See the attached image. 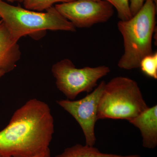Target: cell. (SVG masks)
Segmentation results:
<instances>
[{
	"label": "cell",
	"instance_id": "5bb4252c",
	"mask_svg": "<svg viewBox=\"0 0 157 157\" xmlns=\"http://www.w3.org/2000/svg\"><path fill=\"white\" fill-rule=\"evenodd\" d=\"M146 0H130V8L132 16L138 12Z\"/></svg>",
	"mask_w": 157,
	"mask_h": 157
},
{
	"label": "cell",
	"instance_id": "9a60e30c",
	"mask_svg": "<svg viewBox=\"0 0 157 157\" xmlns=\"http://www.w3.org/2000/svg\"><path fill=\"white\" fill-rule=\"evenodd\" d=\"M33 157H52L51 155L50 149H48V151H47L43 153L42 154Z\"/></svg>",
	"mask_w": 157,
	"mask_h": 157
},
{
	"label": "cell",
	"instance_id": "d6986e66",
	"mask_svg": "<svg viewBox=\"0 0 157 157\" xmlns=\"http://www.w3.org/2000/svg\"><path fill=\"white\" fill-rule=\"evenodd\" d=\"M2 20L0 21V24H1V23H2Z\"/></svg>",
	"mask_w": 157,
	"mask_h": 157
},
{
	"label": "cell",
	"instance_id": "9c48e42d",
	"mask_svg": "<svg viewBox=\"0 0 157 157\" xmlns=\"http://www.w3.org/2000/svg\"><path fill=\"white\" fill-rule=\"evenodd\" d=\"M20 57L17 41L12 38L2 21L0 24V69L6 73L12 71Z\"/></svg>",
	"mask_w": 157,
	"mask_h": 157
},
{
	"label": "cell",
	"instance_id": "ba28073f",
	"mask_svg": "<svg viewBox=\"0 0 157 157\" xmlns=\"http://www.w3.org/2000/svg\"><path fill=\"white\" fill-rule=\"evenodd\" d=\"M139 129L144 148L153 149L157 145V105L149 107L128 121Z\"/></svg>",
	"mask_w": 157,
	"mask_h": 157
},
{
	"label": "cell",
	"instance_id": "5b68a950",
	"mask_svg": "<svg viewBox=\"0 0 157 157\" xmlns=\"http://www.w3.org/2000/svg\"><path fill=\"white\" fill-rule=\"evenodd\" d=\"M52 72L56 79L57 87L70 100H74L80 93H90L98 86V80L110 72L109 67L101 66L77 68L68 59L58 62Z\"/></svg>",
	"mask_w": 157,
	"mask_h": 157
},
{
	"label": "cell",
	"instance_id": "52a82bcc",
	"mask_svg": "<svg viewBox=\"0 0 157 157\" xmlns=\"http://www.w3.org/2000/svg\"><path fill=\"white\" fill-rule=\"evenodd\" d=\"M106 82H101L91 93L84 98L72 101H57L59 106L69 113L79 124L85 138L86 145L94 146L96 143L95 126L98 120V104Z\"/></svg>",
	"mask_w": 157,
	"mask_h": 157
},
{
	"label": "cell",
	"instance_id": "7a4b0ae2",
	"mask_svg": "<svg viewBox=\"0 0 157 157\" xmlns=\"http://www.w3.org/2000/svg\"><path fill=\"white\" fill-rule=\"evenodd\" d=\"M157 6L146 0L139 11L128 20L120 21L117 26L123 39L124 52L117 66L125 70L139 68L144 58L152 54L155 30Z\"/></svg>",
	"mask_w": 157,
	"mask_h": 157
},
{
	"label": "cell",
	"instance_id": "ffe728a7",
	"mask_svg": "<svg viewBox=\"0 0 157 157\" xmlns=\"http://www.w3.org/2000/svg\"><path fill=\"white\" fill-rule=\"evenodd\" d=\"M0 157H3L2 156V155L1 154H0Z\"/></svg>",
	"mask_w": 157,
	"mask_h": 157
},
{
	"label": "cell",
	"instance_id": "7c38bea8",
	"mask_svg": "<svg viewBox=\"0 0 157 157\" xmlns=\"http://www.w3.org/2000/svg\"><path fill=\"white\" fill-rule=\"evenodd\" d=\"M139 68L146 76L157 79V52L144 58L140 62Z\"/></svg>",
	"mask_w": 157,
	"mask_h": 157
},
{
	"label": "cell",
	"instance_id": "8992f818",
	"mask_svg": "<svg viewBox=\"0 0 157 157\" xmlns=\"http://www.w3.org/2000/svg\"><path fill=\"white\" fill-rule=\"evenodd\" d=\"M55 7L76 28H89L107 22L114 14V8L105 0H74Z\"/></svg>",
	"mask_w": 157,
	"mask_h": 157
},
{
	"label": "cell",
	"instance_id": "6da1fadb",
	"mask_svg": "<svg viewBox=\"0 0 157 157\" xmlns=\"http://www.w3.org/2000/svg\"><path fill=\"white\" fill-rule=\"evenodd\" d=\"M54 123L48 104L36 99L28 101L0 131V154L3 157H33L45 152L49 149Z\"/></svg>",
	"mask_w": 157,
	"mask_h": 157
},
{
	"label": "cell",
	"instance_id": "277c9868",
	"mask_svg": "<svg viewBox=\"0 0 157 157\" xmlns=\"http://www.w3.org/2000/svg\"><path fill=\"white\" fill-rule=\"evenodd\" d=\"M0 17L11 36L17 41L21 37L33 36L47 30L76 31V28L55 7L45 12H37L11 6L0 0Z\"/></svg>",
	"mask_w": 157,
	"mask_h": 157
},
{
	"label": "cell",
	"instance_id": "2e32d148",
	"mask_svg": "<svg viewBox=\"0 0 157 157\" xmlns=\"http://www.w3.org/2000/svg\"><path fill=\"white\" fill-rule=\"evenodd\" d=\"M2 1H4V0H2ZM6 1H8V2H9L11 3L14 2H17L18 3H22L24 0H6Z\"/></svg>",
	"mask_w": 157,
	"mask_h": 157
},
{
	"label": "cell",
	"instance_id": "8fae6325",
	"mask_svg": "<svg viewBox=\"0 0 157 157\" xmlns=\"http://www.w3.org/2000/svg\"><path fill=\"white\" fill-rule=\"evenodd\" d=\"M74 0H24L23 6L25 9L31 11L42 12L47 10L57 3H67Z\"/></svg>",
	"mask_w": 157,
	"mask_h": 157
},
{
	"label": "cell",
	"instance_id": "4fadbf2b",
	"mask_svg": "<svg viewBox=\"0 0 157 157\" xmlns=\"http://www.w3.org/2000/svg\"><path fill=\"white\" fill-rule=\"evenodd\" d=\"M116 10L118 17L121 21L128 20L132 15L130 8L129 0H105Z\"/></svg>",
	"mask_w": 157,
	"mask_h": 157
},
{
	"label": "cell",
	"instance_id": "e0dca14e",
	"mask_svg": "<svg viewBox=\"0 0 157 157\" xmlns=\"http://www.w3.org/2000/svg\"><path fill=\"white\" fill-rule=\"evenodd\" d=\"M5 73H5L4 71H3L2 70H1V69H0V78H1L2 76H4V75H5Z\"/></svg>",
	"mask_w": 157,
	"mask_h": 157
},
{
	"label": "cell",
	"instance_id": "30bf717a",
	"mask_svg": "<svg viewBox=\"0 0 157 157\" xmlns=\"http://www.w3.org/2000/svg\"><path fill=\"white\" fill-rule=\"evenodd\" d=\"M56 157H141L139 155H127L104 153L94 146L77 144L65 149L60 154Z\"/></svg>",
	"mask_w": 157,
	"mask_h": 157
},
{
	"label": "cell",
	"instance_id": "3957f363",
	"mask_svg": "<svg viewBox=\"0 0 157 157\" xmlns=\"http://www.w3.org/2000/svg\"><path fill=\"white\" fill-rule=\"evenodd\" d=\"M149 107L135 80L117 76L106 83L98 109V119L129 121Z\"/></svg>",
	"mask_w": 157,
	"mask_h": 157
},
{
	"label": "cell",
	"instance_id": "ac0fdd59",
	"mask_svg": "<svg viewBox=\"0 0 157 157\" xmlns=\"http://www.w3.org/2000/svg\"><path fill=\"white\" fill-rule=\"evenodd\" d=\"M153 2H154V3H155V6H157V0H152Z\"/></svg>",
	"mask_w": 157,
	"mask_h": 157
}]
</instances>
